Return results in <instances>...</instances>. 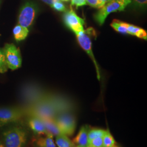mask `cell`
Returning <instances> with one entry per match:
<instances>
[{"label":"cell","mask_w":147,"mask_h":147,"mask_svg":"<svg viewBox=\"0 0 147 147\" xmlns=\"http://www.w3.org/2000/svg\"><path fill=\"white\" fill-rule=\"evenodd\" d=\"M49 95L47 94L42 100L23 109L25 115L40 119L55 118L57 113L50 101Z\"/></svg>","instance_id":"6da1fadb"},{"label":"cell","mask_w":147,"mask_h":147,"mask_svg":"<svg viewBox=\"0 0 147 147\" xmlns=\"http://www.w3.org/2000/svg\"><path fill=\"white\" fill-rule=\"evenodd\" d=\"M3 144L5 147H24L27 140L26 131L20 126H13L2 134Z\"/></svg>","instance_id":"7a4b0ae2"},{"label":"cell","mask_w":147,"mask_h":147,"mask_svg":"<svg viewBox=\"0 0 147 147\" xmlns=\"http://www.w3.org/2000/svg\"><path fill=\"white\" fill-rule=\"evenodd\" d=\"M131 3V0H112L106 3L95 13V21L101 26L110 13L124 11L126 7Z\"/></svg>","instance_id":"3957f363"},{"label":"cell","mask_w":147,"mask_h":147,"mask_svg":"<svg viewBox=\"0 0 147 147\" xmlns=\"http://www.w3.org/2000/svg\"><path fill=\"white\" fill-rule=\"evenodd\" d=\"M38 11V6L34 2L27 1L24 3L19 13V25L28 29L35 20Z\"/></svg>","instance_id":"277c9868"},{"label":"cell","mask_w":147,"mask_h":147,"mask_svg":"<svg viewBox=\"0 0 147 147\" xmlns=\"http://www.w3.org/2000/svg\"><path fill=\"white\" fill-rule=\"evenodd\" d=\"M79 45L82 47L87 53L89 55V57L92 59V61L94 64L97 73V76L99 80H100V75L99 68L98 65L95 60L94 56L92 52V37L95 35V32L93 28H88L87 30H84L79 33L75 34Z\"/></svg>","instance_id":"5b68a950"},{"label":"cell","mask_w":147,"mask_h":147,"mask_svg":"<svg viewBox=\"0 0 147 147\" xmlns=\"http://www.w3.org/2000/svg\"><path fill=\"white\" fill-rule=\"evenodd\" d=\"M47 95L39 87L33 84H27L23 87L21 91L22 99L26 103V107L42 100Z\"/></svg>","instance_id":"8992f818"},{"label":"cell","mask_w":147,"mask_h":147,"mask_svg":"<svg viewBox=\"0 0 147 147\" xmlns=\"http://www.w3.org/2000/svg\"><path fill=\"white\" fill-rule=\"evenodd\" d=\"M61 134L68 136L73 135L75 130L76 123L75 118L70 113L59 114L54 118Z\"/></svg>","instance_id":"52a82bcc"},{"label":"cell","mask_w":147,"mask_h":147,"mask_svg":"<svg viewBox=\"0 0 147 147\" xmlns=\"http://www.w3.org/2000/svg\"><path fill=\"white\" fill-rule=\"evenodd\" d=\"M3 51L8 68L16 70L21 65L22 58L20 50L13 44H5Z\"/></svg>","instance_id":"ba28073f"},{"label":"cell","mask_w":147,"mask_h":147,"mask_svg":"<svg viewBox=\"0 0 147 147\" xmlns=\"http://www.w3.org/2000/svg\"><path fill=\"white\" fill-rule=\"evenodd\" d=\"M63 22L68 28L76 34L84 31V20L76 14L71 7L69 11L64 12Z\"/></svg>","instance_id":"9c48e42d"},{"label":"cell","mask_w":147,"mask_h":147,"mask_svg":"<svg viewBox=\"0 0 147 147\" xmlns=\"http://www.w3.org/2000/svg\"><path fill=\"white\" fill-rule=\"evenodd\" d=\"M25 115L19 108H0V127L19 121Z\"/></svg>","instance_id":"30bf717a"},{"label":"cell","mask_w":147,"mask_h":147,"mask_svg":"<svg viewBox=\"0 0 147 147\" xmlns=\"http://www.w3.org/2000/svg\"><path fill=\"white\" fill-rule=\"evenodd\" d=\"M28 125L35 134L39 135L49 136L44 124L40 118L35 117H30L28 119Z\"/></svg>","instance_id":"8fae6325"},{"label":"cell","mask_w":147,"mask_h":147,"mask_svg":"<svg viewBox=\"0 0 147 147\" xmlns=\"http://www.w3.org/2000/svg\"><path fill=\"white\" fill-rule=\"evenodd\" d=\"M89 127L88 125L82 126L76 136L74 139L73 142L75 145L81 147H87L88 144V131Z\"/></svg>","instance_id":"7c38bea8"},{"label":"cell","mask_w":147,"mask_h":147,"mask_svg":"<svg viewBox=\"0 0 147 147\" xmlns=\"http://www.w3.org/2000/svg\"><path fill=\"white\" fill-rule=\"evenodd\" d=\"M123 25L126 27L128 34L134 36L136 37L147 40V31L140 27L137 26L132 24L123 22Z\"/></svg>","instance_id":"4fadbf2b"},{"label":"cell","mask_w":147,"mask_h":147,"mask_svg":"<svg viewBox=\"0 0 147 147\" xmlns=\"http://www.w3.org/2000/svg\"><path fill=\"white\" fill-rule=\"evenodd\" d=\"M40 119L44 124L49 136L53 137L61 134L54 118H43Z\"/></svg>","instance_id":"5bb4252c"},{"label":"cell","mask_w":147,"mask_h":147,"mask_svg":"<svg viewBox=\"0 0 147 147\" xmlns=\"http://www.w3.org/2000/svg\"><path fill=\"white\" fill-rule=\"evenodd\" d=\"M34 147H57L53 137L43 136L36 138L33 141Z\"/></svg>","instance_id":"9a60e30c"},{"label":"cell","mask_w":147,"mask_h":147,"mask_svg":"<svg viewBox=\"0 0 147 147\" xmlns=\"http://www.w3.org/2000/svg\"><path fill=\"white\" fill-rule=\"evenodd\" d=\"M13 35L16 42H20L25 39L27 37L29 30L26 27L21 26L20 25H16L13 29Z\"/></svg>","instance_id":"2e32d148"},{"label":"cell","mask_w":147,"mask_h":147,"mask_svg":"<svg viewBox=\"0 0 147 147\" xmlns=\"http://www.w3.org/2000/svg\"><path fill=\"white\" fill-rule=\"evenodd\" d=\"M55 144L57 147H74L75 146L68 136L61 133L56 136Z\"/></svg>","instance_id":"e0dca14e"},{"label":"cell","mask_w":147,"mask_h":147,"mask_svg":"<svg viewBox=\"0 0 147 147\" xmlns=\"http://www.w3.org/2000/svg\"><path fill=\"white\" fill-rule=\"evenodd\" d=\"M103 147H112L116 144V141L109 130H106L102 136Z\"/></svg>","instance_id":"ac0fdd59"},{"label":"cell","mask_w":147,"mask_h":147,"mask_svg":"<svg viewBox=\"0 0 147 147\" xmlns=\"http://www.w3.org/2000/svg\"><path fill=\"white\" fill-rule=\"evenodd\" d=\"M115 31L122 34H128L126 27L123 25V21H120L117 19H114L110 24Z\"/></svg>","instance_id":"d6986e66"},{"label":"cell","mask_w":147,"mask_h":147,"mask_svg":"<svg viewBox=\"0 0 147 147\" xmlns=\"http://www.w3.org/2000/svg\"><path fill=\"white\" fill-rule=\"evenodd\" d=\"M106 130L100 129V128H93L91 129H89L88 134V141L99 137H102L105 134Z\"/></svg>","instance_id":"ffe728a7"},{"label":"cell","mask_w":147,"mask_h":147,"mask_svg":"<svg viewBox=\"0 0 147 147\" xmlns=\"http://www.w3.org/2000/svg\"><path fill=\"white\" fill-rule=\"evenodd\" d=\"M8 68L3 50L0 49V73H5L7 71Z\"/></svg>","instance_id":"44dd1931"},{"label":"cell","mask_w":147,"mask_h":147,"mask_svg":"<svg viewBox=\"0 0 147 147\" xmlns=\"http://www.w3.org/2000/svg\"><path fill=\"white\" fill-rule=\"evenodd\" d=\"M53 9L55 11L61 12H65L67 10V8L65 7V5H64L62 2L60 0H57L53 2V5L51 6Z\"/></svg>","instance_id":"7402d4cb"},{"label":"cell","mask_w":147,"mask_h":147,"mask_svg":"<svg viewBox=\"0 0 147 147\" xmlns=\"http://www.w3.org/2000/svg\"><path fill=\"white\" fill-rule=\"evenodd\" d=\"M88 146L90 147H103L102 137L93 138L88 141Z\"/></svg>","instance_id":"603a6c76"},{"label":"cell","mask_w":147,"mask_h":147,"mask_svg":"<svg viewBox=\"0 0 147 147\" xmlns=\"http://www.w3.org/2000/svg\"><path fill=\"white\" fill-rule=\"evenodd\" d=\"M87 5H88L92 7L100 9L105 4L101 0H86Z\"/></svg>","instance_id":"cb8c5ba5"},{"label":"cell","mask_w":147,"mask_h":147,"mask_svg":"<svg viewBox=\"0 0 147 147\" xmlns=\"http://www.w3.org/2000/svg\"><path fill=\"white\" fill-rule=\"evenodd\" d=\"M131 3L135 7L141 9H145L147 7V0H131Z\"/></svg>","instance_id":"d4e9b609"},{"label":"cell","mask_w":147,"mask_h":147,"mask_svg":"<svg viewBox=\"0 0 147 147\" xmlns=\"http://www.w3.org/2000/svg\"><path fill=\"white\" fill-rule=\"evenodd\" d=\"M71 5H75L76 8L86 5V0H71Z\"/></svg>","instance_id":"484cf974"},{"label":"cell","mask_w":147,"mask_h":147,"mask_svg":"<svg viewBox=\"0 0 147 147\" xmlns=\"http://www.w3.org/2000/svg\"><path fill=\"white\" fill-rule=\"evenodd\" d=\"M43 2L45 3L46 4H47L48 5H50L51 6V5L53 3V2H55V1H57V0H42Z\"/></svg>","instance_id":"4316f807"},{"label":"cell","mask_w":147,"mask_h":147,"mask_svg":"<svg viewBox=\"0 0 147 147\" xmlns=\"http://www.w3.org/2000/svg\"><path fill=\"white\" fill-rule=\"evenodd\" d=\"M104 4H106V3H107V2H110L111 1H112V0H101Z\"/></svg>","instance_id":"83f0119b"},{"label":"cell","mask_w":147,"mask_h":147,"mask_svg":"<svg viewBox=\"0 0 147 147\" xmlns=\"http://www.w3.org/2000/svg\"><path fill=\"white\" fill-rule=\"evenodd\" d=\"M0 147H5L4 144L1 142H0Z\"/></svg>","instance_id":"f1b7e54d"},{"label":"cell","mask_w":147,"mask_h":147,"mask_svg":"<svg viewBox=\"0 0 147 147\" xmlns=\"http://www.w3.org/2000/svg\"><path fill=\"white\" fill-rule=\"evenodd\" d=\"M60 1H64V2H68L69 0H60Z\"/></svg>","instance_id":"f546056e"},{"label":"cell","mask_w":147,"mask_h":147,"mask_svg":"<svg viewBox=\"0 0 147 147\" xmlns=\"http://www.w3.org/2000/svg\"><path fill=\"white\" fill-rule=\"evenodd\" d=\"M81 147V146H78V145H75V147Z\"/></svg>","instance_id":"4dcf8cb0"},{"label":"cell","mask_w":147,"mask_h":147,"mask_svg":"<svg viewBox=\"0 0 147 147\" xmlns=\"http://www.w3.org/2000/svg\"><path fill=\"white\" fill-rule=\"evenodd\" d=\"M118 147V146H113V147Z\"/></svg>","instance_id":"1f68e13d"},{"label":"cell","mask_w":147,"mask_h":147,"mask_svg":"<svg viewBox=\"0 0 147 147\" xmlns=\"http://www.w3.org/2000/svg\"><path fill=\"white\" fill-rule=\"evenodd\" d=\"M1 0H0V4H1Z\"/></svg>","instance_id":"d6a6232c"},{"label":"cell","mask_w":147,"mask_h":147,"mask_svg":"<svg viewBox=\"0 0 147 147\" xmlns=\"http://www.w3.org/2000/svg\"><path fill=\"white\" fill-rule=\"evenodd\" d=\"M87 147H89V146H87Z\"/></svg>","instance_id":"836d02e7"}]
</instances>
